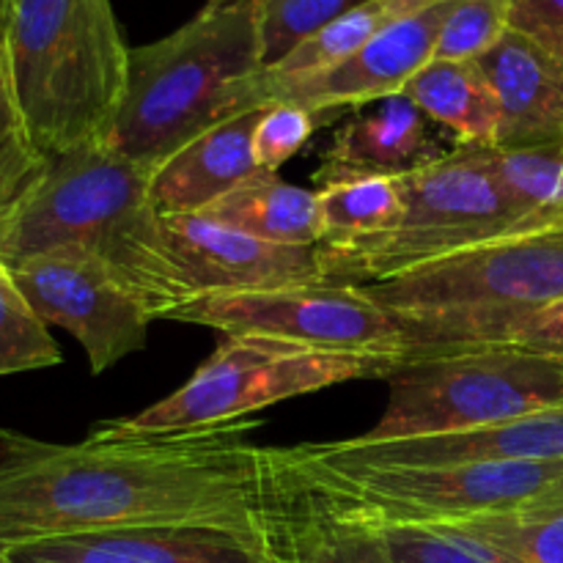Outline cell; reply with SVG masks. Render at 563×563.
I'll list each match as a JSON object with an SVG mask.
<instances>
[{
	"label": "cell",
	"mask_w": 563,
	"mask_h": 563,
	"mask_svg": "<svg viewBox=\"0 0 563 563\" xmlns=\"http://www.w3.org/2000/svg\"><path fill=\"white\" fill-rule=\"evenodd\" d=\"M258 418L64 445L0 429V553L47 539L185 522H258Z\"/></svg>",
	"instance_id": "1"
},
{
	"label": "cell",
	"mask_w": 563,
	"mask_h": 563,
	"mask_svg": "<svg viewBox=\"0 0 563 563\" xmlns=\"http://www.w3.org/2000/svg\"><path fill=\"white\" fill-rule=\"evenodd\" d=\"M152 174L108 143L47 159L36 185L0 220V256L16 264L49 251L88 253L163 319L192 291L168 247Z\"/></svg>",
	"instance_id": "2"
},
{
	"label": "cell",
	"mask_w": 563,
	"mask_h": 563,
	"mask_svg": "<svg viewBox=\"0 0 563 563\" xmlns=\"http://www.w3.org/2000/svg\"><path fill=\"white\" fill-rule=\"evenodd\" d=\"M5 53L22 121L44 159L110 141L130 66L110 0H9Z\"/></svg>",
	"instance_id": "3"
},
{
	"label": "cell",
	"mask_w": 563,
	"mask_h": 563,
	"mask_svg": "<svg viewBox=\"0 0 563 563\" xmlns=\"http://www.w3.org/2000/svg\"><path fill=\"white\" fill-rule=\"evenodd\" d=\"M258 14L262 3L201 9L170 36L132 47L108 146L154 170L223 121L229 88L262 69Z\"/></svg>",
	"instance_id": "4"
},
{
	"label": "cell",
	"mask_w": 563,
	"mask_h": 563,
	"mask_svg": "<svg viewBox=\"0 0 563 563\" xmlns=\"http://www.w3.org/2000/svg\"><path fill=\"white\" fill-rule=\"evenodd\" d=\"M377 427L357 440L427 438L517 421L563 407V357L515 346H465L412 355L388 377Z\"/></svg>",
	"instance_id": "5"
},
{
	"label": "cell",
	"mask_w": 563,
	"mask_h": 563,
	"mask_svg": "<svg viewBox=\"0 0 563 563\" xmlns=\"http://www.w3.org/2000/svg\"><path fill=\"white\" fill-rule=\"evenodd\" d=\"M399 357L346 355L264 335H225L190 379L137 416L97 423L108 434H168L223 427L352 379H388Z\"/></svg>",
	"instance_id": "6"
},
{
	"label": "cell",
	"mask_w": 563,
	"mask_h": 563,
	"mask_svg": "<svg viewBox=\"0 0 563 563\" xmlns=\"http://www.w3.org/2000/svg\"><path fill=\"white\" fill-rule=\"evenodd\" d=\"M401 190L405 214L388 236L352 251H322L328 280L379 284L520 229L515 207L489 168L487 148L456 146L440 163L405 176Z\"/></svg>",
	"instance_id": "7"
},
{
	"label": "cell",
	"mask_w": 563,
	"mask_h": 563,
	"mask_svg": "<svg viewBox=\"0 0 563 563\" xmlns=\"http://www.w3.org/2000/svg\"><path fill=\"white\" fill-rule=\"evenodd\" d=\"M396 319L451 322L563 302V229L515 231L361 286Z\"/></svg>",
	"instance_id": "8"
},
{
	"label": "cell",
	"mask_w": 563,
	"mask_h": 563,
	"mask_svg": "<svg viewBox=\"0 0 563 563\" xmlns=\"http://www.w3.org/2000/svg\"><path fill=\"white\" fill-rule=\"evenodd\" d=\"M163 319L212 328L223 335H264L346 355L405 361L407 352L399 319L361 286L335 280L207 291L185 300Z\"/></svg>",
	"instance_id": "9"
},
{
	"label": "cell",
	"mask_w": 563,
	"mask_h": 563,
	"mask_svg": "<svg viewBox=\"0 0 563 563\" xmlns=\"http://www.w3.org/2000/svg\"><path fill=\"white\" fill-rule=\"evenodd\" d=\"M308 460L383 522H465L522 509L563 493V462L328 465L313 456Z\"/></svg>",
	"instance_id": "10"
},
{
	"label": "cell",
	"mask_w": 563,
	"mask_h": 563,
	"mask_svg": "<svg viewBox=\"0 0 563 563\" xmlns=\"http://www.w3.org/2000/svg\"><path fill=\"white\" fill-rule=\"evenodd\" d=\"M258 522L278 563H394L383 522L300 449H264Z\"/></svg>",
	"instance_id": "11"
},
{
	"label": "cell",
	"mask_w": 563,
	"mask_h": 563,
	"mask_svg": "<svg viewBox=\"0 0 563 563\" xmlns=\"http://www.w3.org/2000/svg\"><path fill=\"white\" fill-rule=\"evenodd\" d=\"M451 9L454 0H440L390 25L366 47L328 69L308 71V75H269L258 69L256 75L229 88L223 99V119L264 110L269 104H297L319 121V115L333 110H361L379 99L401 93L407 82L434 60L440 31Z\"/></svg>",
	"instance_id": "12"
},
{
	"label": "cell",
	"mask_w": 563,
	"mask_h": 563,
	"mask_svg": "<svg viewBox=\"0 0 563 563\" xmlns=\"http://www.w3.org/2000/svg\"><path fill=\"white\" fill-rule=\"evenodd\" d=\"M20 289L44 324L75 335L93 374L146 346L157 317L113 269L80 251H49L11 264Z\"/></svg>",
	"instance_id": "13"
},
{
	"label": "cell",
	"mask_w": 563,
	"mask_h": 563,
	"mask_svg": "<svg viewBox=\"0 0 563 563\" xmlns=\"http://www.w3.org/2000/svg\"><path fill=\"white\" fill-rule=\"evenodd\" d=\"M168 247L192 297L328 280L319 245H278L203 214H163Z\"/></svg>",
	"instance_id": "14"
},
{
	"label": "cell",
	"mask_w": 563,
	"mask_h": 563,
	"mask_svg": "<svg viewBox=\"0 0 563 563\" xmlns=\"http://www.w3.org/2000/svg\"><path fill=\"white\" fill-rule=\"evenodd\" d=\"M5 563H278L262 522H185L47 539L5 550Z\"/></svg>",
	"instance_id": "15"
},
{
	"label": "cell",
	"mask_w": 563,
	"mask_h": 563,
	"mask_svg": "<svg viewBox=\"0 0 563 563\" xmlns=\"http://www.w3.org/2000/svg\"><path fill=\"white\" fill-rule=\"evenodd\" d=\"M308 456L328 465H471V462H563V407L506 423L366 443H302Z\"/></svg>",
	"instance_id": "16"
},
{
	"label": "cell",
	"mask_w": 563,
	"mask_h": 563,
	"mask_svg": "<svg viewBox=\"0 0 563 563\" xmlns=\"http://www.w3.org/2000/svg\"><path fill=\"white\" fill-rule=\"evenodd\" d=\"M454 148L434 132V121L405 91L355 110L333 132L322 165L313 174L319 187L361 176L405 179L445 159Z\"/></svg>",
	"instance_id": "17"
},
{
	"label": "cell",
	"mask_w": 563,
	"mask_h": 563,
	"mask_svg": "<svg viewBox=\"0 0 563 563\" xmlns=\"http://www.w3.org/2000/svg\"><path fill=\"white\" fill-rule=\"evenodd\" d=\"M500 108L498 148H533L563 141V66L531 36H506L476 60Z\"/></svg>",
	"instance_id": "18"
},
{
	"label": "cell",
	"mask_w": 563,
	"mask_h": 563,
	"mask_svg": "<svg viewBox=\"0 0 563 563\" xmlns=\"http://www.w3.org/2000/svg\"><path fill=\"white\" fill-rule=\"evenodd\" d=\"M262 110L231 115L192 137L152 174L159 214H203L234 187L262 174L253 157V130Z\"/></svg>",
	"instance_id": "19"
},
{
	"label": "cell",
	"mask_w": 563,
	"mask_h": 563,
	"mask_svg": "<svg viewBox=\"0 0 563 563\" xmlns=\"http://www.w3.org/2000/svg\"><path fill=\"white\" fill-rule=\"evenodd\" d=\"M407 97L462 148H498L500 108L476 60H432L405 88Z\"/></svg>",
	"instance_id": "20"
},
{
	"label": "cell",
	"mask_w": 563,
	"mask_h": 563,
	"mask_svg": "<svg viewBox=\"0 0 563 563\" xmlns=\"http://www.w3.org/2000/svg\"><path fill=\"white\" fill-rule=\"evenodd\" d=\"M203 218L278 245H319L322 240L317 192L289 185L269 170L234 187Z\"/></svg>",
	"instance_id": "21"
},
{
	"label": "cell",
	"mask_w": 563,
	"mask_h": 563,
	"mask_svg": "<svg viewBox=\"0 0 563 563\" xmlns=\"http://www.w3.org/2000/svg\"><path fill=\"white\" fill-rule=\"evenodd\" d=\"M405 330V357L427 352L465 350V346H515L563 357V302L533 311L498 313L482 319H451V322H416L399 319Z\"/></svg>",
	"instance_id": "22"
},
{
	"label": "cell",
	"mask_w": 563,
	"mask_h": 563,
	"mask_svg": "<svg viewBox=\"0 0 563 563\" xmlns=\"http://www.w3.org/2000/svg\"><path fill=\"white\" fill-rule=\"evenodd\" d=\"M319 247L322 251H352L383 240L399 225L405 214L401 179L361 176L341 179L317 190Z\"/></svg>",
	"instance_id": "23"
},
{
	"label": "cell",
	"mask_w": 563,
	"mask_h": 563,
	"mask_svg": "<svg viewBox=\"0 0 563 563\" xmlns=\"http://www.w3.org/2000/svg\"><path fill=\"white\" fill-rule=\"evenodd\" d=\"M489 168L520 218L517 231L544 229L563 214V141L533 148H487Z\"/></svg>",
	"instance_id": "24"
},
{
	"label": "cell",
	"mask_w": 563,
	"mask_h": 563,
	"mask_svg": "<svg viewBox=\"0 0 563 563\" xmlns=\"http://www.w3.org/2000/svg\"><path fill=\"white\" fill-rule=\"evenodd\" d=\"M434 3H440V0H368V3L357 5L350 14L339 16L328 27L313 33L300 47L291 49L284 60L267 66L264 71H269V75H308V71L328 69V66L339 64V60L350 58L357 49L366 47L372 38L388 31L390 25Z\"/></svg>",
	"instance_id": "25"
},
{
	"label": "cell",
	"mask_w": 563,
	"mask_h": 563,
	"mask_svg": "<svg viewBox=\"0 0 563 563\" xmlns=\"http://www.w3.org/2000/svg\"><path fill=\"white\" fill-rule=\"evenodd\" d=\"M454 526L487 542L504 563H563V493L522 509Z\"/></svg>",
	"instance_id": "26"
},
{
	"label": "cell",
	"mask_w": 563,
	"mask_h": 563,
	"mask_svg": "<svg viewBox=\"0 0 563 563\" xmlns=\"http://www.w3.org/2000/svg\"><path fill=\"white\" fill-rule=\"evenodd\" d=\"M5 11L9 0H0V220L27 196L47 159L36 152L22 121L11 86L9 53H5Z\"/></svg>",
	"instance_id": "27"
},
{
	"label": "cell",
	"mask_w": 563,
	"mask_h": 563,
	"mask_svg": "<svg viewBox=\"0 0 563 563\" xmlns=\"http://www.w3.org/2000/svg\"><path fill=\"white\" fill-rule=\"evenodd\" d=\"M60 361L64 357L47 324L27 302L11 264L0 256V377L38 372Z\"/></svg>",
	"instance_id": "28"
},
{
	"label": "cell",
	"mask_w": 563,
	"mask_h": 563,
	"mask_svg": "<svg viewBox=\"0 0 563 563\" xmlns=\"http://www.w3.org/2000/svg\"><path fill=\"white\" fill-rule=\"evenodd\" d=\"M383 533L394 563H504L487 542L454 522H383Z\"/></svg>",
	"instance_id": "29"
},
{
	"label": "cell",
	"mask_w": 563,
	"mask_h": 563,
	"mask_svg": "<svg viewBox=\"0 0 563 563\" xmlns=\"http://www.w3.org/2000/svg\"><path fill=\"white\" fill-rule=\"evenodd\" d=\"M368 0H264L262 14V69L284 60L306 38L350 14Z\"/></svg>",
	"instance_id": "30"
},
{
	"label": "cell",
	"mask_w": 563,
	"mask_h": 563,
	"mask_svg": "<svg viewBox=\"0 0 563 563\" xmlns=\"http://www.w3.org/2000/svg\"><path fill=\"white\" fill-rule=\"evenodd\" d=\"M509 31V0H454L434 60H478Z\"/></svg>",
	"instance_id": "31"
},
{
	"label": "cell",
	"mask_w": 563,
	"mask_h": 563,
	"mask_svg": "<svg viewBox=\"0 0 563 563\" xmlns=\"http://www.w3.org/2000/svg\"><path fill=\"white\" fill-rule=\"evenodd\" d=\"M317 124V115L297 104L264 108L256 121V130H253V157H256L258 168L278 174L280 165H286L306 148Z\"/></svg>",
	"instance_id": "32"
},
{
	"label": "cell",
	"mask_w": 563,
	"mask_h": 563,
	"mask_svg": "<svg viewBox=\"0 0 563 563\" xmlns=\"http://www.w3.org/2000/svg\"><path fill=\"white\" fill-rule=\"evenodd\" d=\"M509 27L548 47L563 31V0H509Z\"/></svg>",
	"instance_id": "33"
},
{
	"label": "cell",
	"mask_w": 563,
	"mask_h": 563,
	"mask_svg": "<svg viewBox=\"0 0 563 563\" xmlns=\"http://www.w3.org/2000/svg\"><path fill=\"white\" fill-rule=\"evenodd\" d=\"M242 3H264V0H207L203 9H229V5H242Z\"/></svg>",
	"instance_id": "34"
},
{
	"label": "cell",
	"mask_w": 563,
	"mask_h": 563,
	"mask_svg": "<svg viewBox=\"0 0 563 563\" xmlns=\"http://www.w3.org/2000/svg\"><path fill=\"white\" fill-rule=\"evenodd\" d=\"M544 49H550V53H553L555 55V58H559V64L563 66V31L559 33V36H555L553 38V42H550L548 44V47H544Z\"/></svg>",
	"instance_id": "35"
},
{
	"label": "cell",
	"mask_w": 563,
	"mask_h": 563,
	"mask_svg": "<svg viewBox=\"0 0 563 563\" xmlns=\"http://www.w3.org/2000/svg\"><path fill=\"white\" fill-rule=\"evenodd\" d=\"M544 229H563V214H559V218H555V220H550V223L544 225Z\"/></svg>",
	"instance_id": "36"
},
{
	"label": "cell",
	"mask_w": 563,
	"mask_h": 563,
	"mask_svg": "<svg viewBox=\"0 0 563 563\" xmlns=\"http://www.w3.org/2000/svg\"><path fill=\"white\" fill-rule=\"evenodd\" d=\"M0 563H5V559H3V553H0Z\"/></svg>",
	"instance_id": "37"
}]
</instances>
